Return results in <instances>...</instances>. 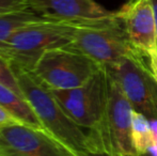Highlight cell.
Masks as SVG:
<instances>
[{
    "instance_id": "obj_10",
    "label": "cell",
    "mask_w": 157,
    "mask_h": 156,
    "mask_svg": "<svg viewBox=\"0 0 157 156\" xmlns=\"http://www.w3.org/2000/svg\"><path fill=\"white\" fill-rule=\"evenodd\" d=\"M27 6L45 19L68 23L97 21L113 14L95 0H27Z\"/></svg>"
},
{
    "instance_id": "obj_14",
    "label": "cell",
    "mask_w": 157,
    "mask_h": 156,
    "mask_svg": "<svg viewBox=\"0 0 157 156\" xmlns=\"http://www.w3.org/2000/svg\"><path fill=\"white\" fill-rule=\"evenodd\" d=\"M0 82L8 86L9 88H11L15 92H17L19 95L23 96V93H21V88L18 86V82H17L16 76H15L12 65L1 55H0Z\"/></svg>"
},
{
    "instance_id": "obj_11",
    "label": "cell",
    "mask_w": 157,
    "mask_h": 156,
    "mask_svg": "<svg viewBox=\"0 0 157 156\" xmlns=\"http://www.w3.org/2000/svg\"><path fill=\"white\" fill-rule=\"evenodd\" d=\"M0 106L24 124L36 128H44L29 103L17 92L1 82H0Z\"/></svg>"
},
{
    "instance_id": "obj_1",
    "label": "cell",
    "mask_w": 157,
    "mask_h": 156,
    "mask_svg": "<svg viewBox=\"0 0 157 156\" xmlns=\"http://www.w3.org/2000/svg\"><path fill=\"white\" fill-rule=\"evenodd\" d=\"M23 96L31 106L44 128L63 142L77 156H85L89 149V136L61 107L52 91L31 71L13 67Z\"/></svg>"
},
{
    "instance_id": "obj_15",
    "label": "cell",
    "mask_w": 157,
    "mask_h": 156,
    "mask_svg": "<svg viewBox=\"0 0 157 156\" xmlns=\"http://www.w3.org/2000/svg\"><path fill=\"white\" fill-rule=\"evenodd\" d=\"M28 8L27 0H0V14Z\"/></svg>"
},
{
    "instance_id": "obj_19",
    "label": "cell",
    "mask_w": 157,
    "mask_h": 156,
    "mask_svg": "<svg viewBox=\"0 0 157 156\" xmlns=\"http://www.w3.org/2000/svg\"><path fill=\"white\" fill-rule=\"evenodd\" d=\"M152 131V137H153V144H157V119L150 120Z\"/></svg>"
},
{
    "instance_id": "obj_9",
    "label": "cell",
    "mask_w": 157,
    "mask_h": 156,
    "mask_svg": "<svg viewBox=\"0 0 157 156\" xmlns=\"http://www.w3.org/2000/svg\"><path fill=\"white\" fill-rule=\"evenodd\" d=\"M124 24L132 45L144 58L157 48V30L152 0H128L116 12Z\"/></svg>"
},
{
    "instance_id": "obj_2",
    "label": "cell",
    "mask_w": 157,
    "mask_h": 156,
    "mask_svg": "<svg viewBox=\"0 0 157 156\" xmlns=\"http://www.w3.org/2000/svg\"><path fill=\"white\" fill-rule=\"evenodd\" d=\"M79 23L42 19L15 32L0 46V55L12 67L32 71L42 55L71 45Z\"/></svg>"
},
{
    "instance_id": "obj_4",
    "label": "cell",
    "mask_w": 157,
    "mask_h": 156,
    "mask_svg": "<svg viewBox=\"0 0 157 156\" xmlns=\"http://www.w3.org/2000/svg\"><path fill=\"white\" fill-rule=\"evenodd\" d=\"M134 111L120 85L108 75L107 109L101 125L88 131L89 146L101 148L118 156L138 155L132 139Z\"/></svg>"
},
{
    "instance_id": "obj_5",
    "label": "cell",
    "mask_w": 157,
    "mask_h": 156,
    "mask_svg": "<svg viewBox=\"0 0 157 156\" xmlns=\"http://www.w3.org/2000/svg\"><path fill=\"white\" fill-rule=\"evenodd\" d=\"M101 67L82 52L65 46L44 52L31 72L50 90H70L87 82Z\"/></svg>"
},
{
    "instance_id": "obj_16",
    "label": "cell",
    "mask_w": 157,
    "mask_h": 156,
    "mask_svg": "<svg viewBox=\"0 0 157 156\" xmlns=\"http://www.w3.org/2000/svg\"><path fill=\"white\" fill-rule=\"evenodd\" d=\"M16 122H21V121H18L16 118H14L12 115H10L6 109H3L0 106V128Z\"/></svg>"
},
{
    "instance_id": "obj_20",
    "label": "cell",
    "mask_w": 157,
    "mask_h": 156,
    "mask_svg": "<svg viewBox=\"0 0 157 156\" xmlns=\"http://www.w3.org/2000/svg\"><path fill=\"white\" fill-rule=\"evenodd\" d=\"M154 10V16H155V23H156V30H157V0H152Z\"/></svg>"
},
{
    "instance_id": "obj_3",
    "label": "cell",
    "mask_w": 157,
    "mask_h": 156,
    "mask_svg": "<svg viewBox=\"0 0 157 156\" xmlns=\"http://www.w3.org/2000/svg\"><path fill=\"white\" fill-rule=\"evenodd\" d=\"M68 47L82 52L103 67L138 52L116 12L106 18L79 23Z\"/></svg>"
},
{
    "instance_id": "obj_12",
    "label": "cell",
    "mask_w": 157,
    "mask_h": 156,
    "mask_svg": "<svg viewBox=\"0 0 157 156\" xmlns=\"http://www.w3.org/2000/svg\"><path fill=\"white\" fill-rule=\"evenodd\" d=\"M42 19L45 18L39 16L29 8L1 13L0 14V46L6 43L19 29Z\"/></svg>"
},
{
    "instance_id": "obj_17",
    "label": "cell",
    "mask_w": 157,
    "mask_h": 156,
    "mask_svg": "<svg viewBox=\"0 0 157 156\" xmlns=\"http://www.w3.org/2000/svg\"><path fill=\"white\" fill-rule=\"evenodd\" d=\"M149 69L151 71V74L153 76V78L155 79V81L157 82V48L150 55L149 57Z\"/></svg>"
},
{
    "instance_id": "obj_7",
    "label": "cell",
    "mask_w": 157,
    "mask_h": 156,
    "mask_svg": "<svg viewBox=\"0 0 157 156\" xmlns=\"http://www.w3.org/2000/svg\"><path fill=\"white\" fill-rule=\"evenodd\" d=\"M105 70L120 85L135 111L149 120L157 119V82L144 57L134 52Z\"/></svg>"
},
{
    "instance_id": "obj_21",
    "label": "cell",
    "mask_w": 157,
    "mask_h": 156,
    "mask_svg": "<svg viewBox=\"0 0 157 156\" xmlns=\"http://www.w3.org/2000/svg\"><path fill=\"white\" fill-rule=\"evenodd\" d=\"M137 156H150L147 153H145V154H142V155H137Z\"/></svg>"
},
{
    "instance_id": "obj_8",
    "label": "cell",
    "mask_w": 157,
    "mask_h": 156,
    "mask_svg": "<svg viewBox=\"0 0 157 156\" xmlns=\"http://www.w3.org/2000/svg\"><path fill=\"white\" fill-rule=\"evenodd\" d=\"M0 156H77L44 128L16 122L0 128Z\"/></svg>"
},
{
    "instance_id": "obj_13",
    "label": "cell",
    "mask_w": 157,
    "mask_h": 156,
    "mask_svg": "<svg viewBox=\"0 0 157 156\" xmlns=\"http://www.w3.org/2000/svg\"><path fill=\"white\" fill-rule=\"evenodd\" d=\"M132 139L138 155L147 153L150 146L153 144L150 120L138 111H134L132 115Z\"/></svg>"
},
{
    "instance_id": "obj_18",
    "label": "cell",
    "mask_w": 157,
    "mask_h": 156,
    "mask_svg": "<svg viewBox=\"0 0 157 156\" xmlns=\"http://www.w3.org/2000/svg\"><path fill=\"white\" fill-rule=\"evenodd\" d=\"M85 156H118L114 155L112 153L108 152V151L104 150L101 148H97V146H89L87 153Z\"/></svg>"
},
{
    "instance_id": "obj_6",
    "label": "cell",
    "mask_w": 157,
    "mask_h": 156,
    "mask_svg": "<svg viewBox=\"0 0 157 156\" xmlns=\"http://www.w3.org/2000/svg\"><path fill=\"white\" fill-rule=\"evenodd\" d=\"M67 116L83 129L101 125L108 104V74L101 67L87 82L70 90H52Z\"/></svg>"
}]
</instances>
